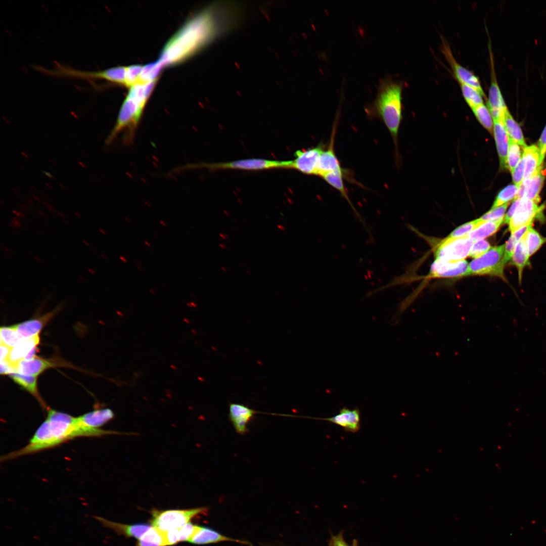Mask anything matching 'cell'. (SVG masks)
I'll use <instances>...</instances> for the list:
<instances>
[{
  "instance_id": "cell-1",
  "label": "cell",
  "mask_w": 546,
  "mask_h": 546,
  "mask_svg": "<svg viewBox=\"0 0 546 546\" xmlns=\"http://www.w3.org/2000/svg\"><path fill=\"white\" fill-rule=\"evenodd\" d=\"M242 16V9L235 2H214L185 22L167 42L158 60L163 66L183 62L234 29Z\"/></svg>"
},
{
  "instance_id": "cell-2",
  "label": "cell",
  "mask_w": 546,
  "mask_h": 546,
  "mask_svg": "<svg viewBox=\"0 0 546 546\" xmlns=\"http://www.w3.org/2000/svg\"><path fill=\"white\" fill-rule=\"evenodd\" d=\"M47 417L24 447L9 454L11 459L51 448L78 437H96L81 426L78 417L48 408Z\"/></svg>"
},
{
  "instance_id": "cell-3",
  "label": "cell",
  "mask_w": 546,
  "mask_h": 546,
  "mask_svg": "<svg viewBox=\"0 0 546 546\" xmlns=\"http://www.w3.org/2000/svg\"><path fill=\"white\" fill-rule=\"evenodd\" d=\"M403 83L386 76L381 78L376 98L366 110L372 116L379 117L396 141L402 118Z\"/></svg>"
},
{
  "instance_id": "cell-4",
  "label": "cell",
  "mask_w": 546,
  "mask_h": 546,
  "mask_svg": "<svg viewBox=\"0 0 546 546\" xmlns=\"http://www.w3.org/2000/svg\"><path fill=\"white\" fill-rule=\"evenodd\" d=\"M505 245L491 247L482 256L472 260L469 264L468 275L496 276L506 281L504 267Z\"/></svg>"
},
{
  "instance_id": "cell-5",
  "label": "cell",
  "mask_w": 546,
  "mask_h": 546,
  "mask_svg": "<svg viewBox=\"0 0 546 546\" xmlns=\"http://www.w3.org/2000/svg\"><path fill=\"white\" fill-rule=\"evenodd\" d=\"M207 508L200 507L187 510H168L152 511V525L162 532L179 529L194 517L206 512Z\"/></svg>"
},
{
  "instance_id": "cell-6",
  "label": "cell",
  "mask_w": 546,
  "mask_h": 546,
  "mask_svg": "<svg viewBox=\"0 0 546 546\" xmlns=\"http://www.w3.org/2000/svg\"><path fill=\"white\" fill-rule=\"evenodd\" d=\"M292 160L277 161L264 159H242L226 162L200 163L188 166L190 168H206L210 170L238 169L259 170L273 168H291Z\"/></svg>"
},
{
  "instance_id": "cell-7",
  "label": "cell",
  "mask_w": 546,
  "mask_h": 546,
  "mask_svg": "<svg viewBox=\"0 0 546 546\" xmlns=\"http://www.w3.org/2000/svg\"><path fill=\"white\" fill-rule=\"evenodd\" d=\"M473 243L467 236L452 240L444 239L435 250L436 259L449 261L464 260L469 256Z\"/></svg>"
},
{
  "instance_id": "cell-8",
  "label": "cell",
  "mask_w": 546,
  "mask_h": 546,
  "mask_svg": "<svg viewBox=\"0 0 546 546\" xmlns=\"http://www.w3.org/2000/svg\"><path fill=\"white\" fill-rule=\"evenodd\" d=\"M325 149V145L320 144L316 147L296 151L291 168L304 174L316 175L319 158Z\"/></svg>"
},
{
  "instance_id": "cell-9",
  "label": "cell",
  "mask_w": 546,
  "mask_h": 546,
  "mask_svg": "<svg viewBox=\"0 0 546 546\" xmlns=\"http://www.w3.org/2000/svg\"><path fill=\"white\" fill-rule=\"evenodd\" d=\"M543 208V206H539L531 200L521 199L508 223L509 231L512 233L523 226L532 224L535 218L541 214Z\"/></svg>"
},
{
  "instance_id": "cell-10",
  "label": "cell",
  "mask_w": 546,
  "mask_h": 546,
  "mask_svg": "<svg viewBox=\"0 0 546 546\" xmlns=\"http://www.w3.org/2000/svg\"><path fill=\"white\" fill-rule=\"evenodd\" d=\"M441 51L450 66L459 83L470 85L479 91L485 97L479 78L472 71L460 64L454 58L448 43L442 40Z\"/></svg>"
},
{
  "instance_id": "cell-11",
  "label": "cell",
  "mask_w": 546,
  "mask_h": 546,
  "mask_svg": "<svg viewBox=\"0 0 546 546\" xmlns=\"http://www.w3.org/2000/svg\"><path fill=\"white\" fill-rule=\"evenodd\" d=\"M490 85L488 92L487 107L493 119L503 118L508 109L497 83L494 69L493 58L490 48Z\"/></svg>"
},
{
  "instance_id": "cell-12",
  "label": "cell",
  "mask_w": 546,
  "mask_h": 546,
  "mask_svg": "<svg viewBox=\"0 0 546 546\" xmlns=\"http://www.w3.org/2000/svg\"><path fill=\"white\" fill-rule=\"evenodd\" d=\"M257 412L248 406L239 403H230L229 417L235 431L240 435L248 431V426Z\"/></svg>"
},
{
  "instance_id": "cell-13",
  "label": "cell",
  "mask_w": 546,
  "mask_h": 546,
  "mask_svg": "<svg viewBox=\"0 0 546 546\" xmlns=\"http://www.w3.org/2000/svg\"><path fill=\"white\" fill-rule=\"evenodd\" d=\"M469 265L465 260L443 261L435 259L432 263L429 277L433 278H456L468 275Z\"/></svg>"
},
{
  "instance_id": "cell-14",
  "label": "cell",
  "mask_w": 546,
  "mask_h": 546,
  "mask_svg": "<svg viewBox=\"0 0 546 546\" xmlns=\"http://www.w3.org/2000/svg\"><path fill=\"white\" fill-rule=\"evenodd\" d=\"M321 420L335 424L345 431L356 433L360 428V413L358 408L350 410L347 407L342 408L336 415L329 418H310Z\"/></svg>"
},
{
  "instance_id": "cell-15",
  "label": "cell",
  "mask_w": 546,
  "mask_h": 546,
  "mask_svg": "<svg viewBox=\"0 0 546 546\" xmlns=\"http://www.w3.org/2000/svg\"><path fill=\"white\" fill-rule=\"evenodd\" d=\"M542 165L538 167L531 177L523 179L514 200L524 198L536 203L539 202V194L544 179V176L542 172Z\"/></svg>"
},
{
  "instance_id": "cell-16",
  "label": "cell",
  "mask_w": 546,
  "mask_h": 546,
  "mask_svg": "<svg viewBox=\"0 0 546 546\" xmlns=\"http://www.w3.org/2000/svg\"><path fill=\"white\" fill-rule=\"evenodd\" d=\"M335 127V125L328 148L323 151L320 157L316 175L321 176L326 173L342 169L334 151Z\"/></svg>"
},
{
  "instance_id": "cell-17",
  "label": "cell",
  "mask_w": 546,
  "mask_h": 546,
  "mask_svg": "<svg viewBox=\"0 0 546 546\" xmlns=\"http://www.w3.org/2000/svg\"><path fill=\"white\" fill-rule=\"evenodd\" d=\"M114 417V414L109 408L96 409L78 417L80 424L90 430H96Z\"/></svg>"
},
{
  "instance_id": "cell-18",
  "label": "cell",
  "mask_w": 546,
  "mask_h": 546,
  "mask_svg": "<svg viewBox=\"0 0 546 546\" xmlns=\"http://www.w3.org/2000/svg\"><path fill=\"white\" fill-rule=\"evenodd\" d=\"M493 132L502 168H508L507 155L509 137L506 129L503 118L493 119Z\"/></svg>"
},
{
  "instance_id": "cell-19",
  "label": "cell",
  "mask_w": 546,
  "mask_h": 546,
  "mask_svg": "<svg viewBox=\"0 0 546 546\" xmlns=\"http://www.w3.org/2000/svg\"><path fill=\"white\" fill-rule=\"evenodd\" d=\"M222 541H232L244 544L251 545L246 541L241 540L226 536L217 531L210 528L199 526V529L189 541L196 544H206Z\"/></svg>"
},
{
  "instance_id": "cell-20",
  "label": "cell",
  "mask_w": 546,
  "mask_h": 546,
  "mask_svg": "<svg viewBox=\"0 0 546 546\" xmlns=\"http://www.w3.org/2000/svg\"><path fill=\"white\" fill-rule=\"evenodd\" d=\"M100 521L106 527L112 529L118 534L124 535L126 537H134L140 539L152 526L146 523H136L134 524H123L100 518Z\"/></svg>"
},
{
  "instance_id": "cell-21",
  "label": "cell",
  "mask_w": 546,
  "mask_h": 546,
  "mask_svg": "<svg viewBox=\"0 0 546 546\" xmlns=\"http://www.w3.org/2000/svg\"><path fill=\"white\" fill-rule=\"evenodd\" d=\"M39 342V335L28 338H23L11 348L7 361L15 369L18 363L24 359L25 356L36 347Z\"/></svg>"
},
{
  "instance_id": "cell-22",
  "label": "cell",
  "mask_w": 546,
  "mask_h": 546,
  "mask_svg": "<svg viewBox=\"0 0 546 546\" xmlns=\"http://www.w3.org/2000/svg\"><path fill=\"white\" fill-rule=\"evenodd\" d=\"M52 360L34 357L30 360L23 359L16 368V372L23 374L37 376L46 369L56 366Z\"/></svg>"
},
{
  "instance_id": "cell-23",
  "label": "cell",
  "mask_w": 546,
  "mask_h": 546,
  "mask_svg": "<svg viewBox=\"0 0 546 546\" xmlns=\"http://www.w3.org/2000/svg\"><path fill=\"white\" fill-rule=\"evenodd\" d=\"M157 79L148 82H136L130 87L126 97L145 109Z\"/></svg>"
},
{
  "instance_id": "cell-24",
  "label": "cell",
  "mask_w": 546,
  "mask_h": 546,
  "mask_svg": "<svg viewBox=\"0 0 546 546\" xmlns=\"http://www.w3.org/2000/svg\"><path fill=\"white\" fill-rule=\"evenodd\" d=\"M53 313H48L39 318L32 319L12 326L23 338H28L38 335L44 324Z\"/></svg>"
},
{
  "instance_id": "cell-25",
  "label": "cell",
  "mask_w": 546,
  "mask_h": 546,
  "mask_svg": "<svg viewBox=\"0 0 546 546\" xmlns=\"http://www.w3.org/2000/svg\"><path fill=\"white\" fill-rule=\"evenodd\" d=\"M344 171L342 168L341 169H339L334 171L326 173L321 176V177L323 178L324 180L326 181L329 185L331 186L332 187H333L340 192L342 196L344 197V198H345L348 201L350 205L351 206L354 212H355V213H356V215L359 218V220L362 222L363 224L366 226V224L363 222V220L360 215L357 213L356 210H355V208L353 206L349 198L346 189L344 186L343 180V177L344 175Z\"/></svg>"
},
{
  "instance_id": "cell-26",
  "label": "cell",
  "mask_w": 546,
  "mask_h": 546,
  "mask_svg": "<svg viewBox=\"0 0 546 546\" xmlns=\"http://www.w3.org/2000/svg\"><path fill=\"white\" fill-rule=\"evenodd\" d=\"M529 258L523 235L517 244L511 258V264L517 269L520 284L522 281L524 268L530 265Z\"/></svg>"
},
{
  "instance_id": "cell-27",
  "label": "cell",
  "mask_w": 546,
  "mask_h": 546,
  "mask_svg": "<svg viewBox=\"0 0 546 546\" xmlns=\"http://www.w3.org/2000/svg\"><path fill=\"white\" fill-rule=\"evenodd\" d=\"M522 156L525 161L524 179L531 177L536 172L539 165V151L535 145L526 146L523 148Z\"/></svg>"
},
{
  "instance_id": "cell-28",
  "label": "cell",
  "mask_w": 546,
  "mask_h": 546,
  "mask_svg": "<svg viewBox=\"0 0 546 546\" xmlns=\"http://www.w3.org/2000/svg\"><path fill=\"white\" fill-rule=\"evenodd\" d=\"M504 218L497 220L483 222L472 230L467 235V237L473 242L483 240L488 237L494 234L498 230L501 225L504 223Z\"/></svg>"
},
{
  "instance_id": "cell-29",
  "label": "cell",
  "mask_w": 546,
  "mask_h": 546,
  "mask_svg": "<svg viewBox=\"0 0 546 546\" xmlns=\"http://www.w3.org/2000/svg\"><path fill=\"white\" fill-rule=\"evenodd\" d=\"M9 376L16 383L34 396L45 408H48L38 394L36 376L27 375L17 372L10 373Z\"/></svg>"
},
{
  "instance_id": "cell-30",
  "label": "cell",
  "mask_w": 546,
  "mask_h": 546,
  "mask_svg": "<svg viewBox=\"0 0 546 546\" xmlns=\"http://www.w3.org/2000/svg\"><path fill=\"white\" fill-rule=\"evenodd\" d=\"M503 121L509 137L523 148H525L527 146L521 129L508 109L504 113Z\"/></svg>"
},
{
  "instance_id": "cell-31",
  "label": "cell",
  "mask_w": 546,
  "mask_h": 546,
  "mask_svg": "<svg viewBox=\"0 0 546 546\" xmlns=\"http://www.w3.org/2000/svg\"><path fill=\"white\" fill-rule=\"evenodd\" d=\"M137 546H166L164 532L152 526L139 539Z\"/></svg>"
},
{
  "instance_id": "cell-32",
  "label": "cell",
  "mask_w": 546,
  "mask_h": 546,
  "mask_svg": "<svg viewBox=\"0 0 546 546\" xmlns=\"http://www.w3.org/2000/svg\"><path fill=\"white\" fill-rule=\"evenodd\" d=\"M529 257H531L546 243V237L530 226L524 235Z\"/></svg>"
},
{
  "instance_id": "cell-33",
  "label": "cell",
  "mask_w": 546,
  "mask_h": 546,
  "mask_svg": "<svg viewBox=\"0 0 546 546\" xmlns=\"http://www.w3.org/2000/svg\"><path fill=\"white\" fill-rule=\"evenodd\" d=\"M532 224L523 226L511 233V236L505 244V259L506 263L511 260L515 247Z\"/></svg>"
},
{
  "instance_id": "cell-34",
  "label": "cell",
  "mask_w": 546,
  "mask_h": 546,
  "mask_svg": "<svg viewBox=\"0 0 546 546\" xmlns=\"http://www.w3.org/2000/svg\"><path fill=\"white\" fill-rule=\"evenodd\" d=\"M163 67L159 60L143 66L138 82L145 83L157 79Z\"/></svg>"
},
{
  "instance_id": "cell-35",
  "label": "cell",
  "mask_w": 546,
  "mask_h": 546,
  "mask_svg": "<svg viewBox=\"0 0 546 546\" xmlns=\"http://www.w3.org/2000/svg\"><path fill=\"white\" fill-rule=\"evenodd\" d=\"M460 84L463 97L471 109L483 104L484 96L479 91L470 85Z\"/></svg>"
},
{
  "instance_id": "cell-36",
  "label": "cell",
  "mask_w": 546,
  "mask_h": 546,
  "mask_svg": "<svg viewBox=\"0 0 546 546\" xmlns=\"http://www.w3.org/2000/svg\"><path fill=\"white\" fill-rule=\"evenodd\" d=\"M472 110L481 124L490 133H492L493 131V120L487 106L483 103L472 108Z\"/></svg>"
},
{
  "instance_id": "cell-37",
  "label": "cell",
  "mask_w": 546,
  "mask_h": 546,
  "mask_svg": "<svg viewBox=\"0 0 546 546\" xmlns=\"http://www.w3.org/2000/svg\"><path fill=\"white\" fill-rule=\"evenodd\" d=\"M522 157L520 145L509 138L507 155V166L508 169L510 170L511 173L518 165Z\"/></svg>"
},
{
  "instance_id": "cell-38",
  "label": "cell",
  "mask_w": 546,
  "mask_h": 546,
  "mask_svg": "<svg viewBox=\"0 0 546 546\" xmlns=\"http://www.w3.org/2000/svg\"><path fill=\"white\" fill-rule=\"evenodd\" d=\"M519 187L515 184L510 185L502 189L497 194L491 208H496L514 200L516 196Z\"/></svg>"
},
{
  "instance_id": "cell-39",
  "label": "cell",
  "mask_w": 546,
  "mask_h": 546,
  "mask_svg": "<svg viewBox=\"0 0 546 546\" xmlns=\"http://www.w3.org/2000/svg\"><path fill=\"white\" fill-rule=\"evenodd\" d=\"M0 337L1 343L11 348L23 339L12 326L1 327Z\"/></svg>"
},
{
  "instance_id": "cell-40",
  "label": "cell",
  "mask_w": 546,
  "mask_h": 546,
  "mask_svg": "<svg viewBox=\"0 0 546 546\" xmlns=\"http://www.w3.org/2000/svg\"><path fill=\"white\" fill-rule=\"evenodd\" d=\"M482 222H483L481 221L480 219L478 218L464 223L454 230L445 239L452 240L466 237L472 230Z\"/></svg>"
},
{
  "instance_id": "cell-41",
  "label": "cell",
  "mask_w": 546,
  "mask_h": 546,
  "mask_svg": "<svg viewBox=\"0 0 546 546\" xmlns=\"http://www.w3.org/2000/svg\"><path fill=\"white\" fill-rule=\"evenodd\" d=\"M509 205V203H507L496 208H491L479 218L482 222L503 219L504 218L505 212Z\"/></svg>"
},
{
  "instance_id": "cell-42",
  "label": "cell",
  "mask_w": 546,
  "mask_h": 546,
  "mask_svg": "<svg viewBox=\"0 0 546 546\" xmlns=\"http://www.w3.org/2000/svg\"><path fill=\"white\" fill-rule=\"evenodd\" d=\"M143 66L132 65L126 67L125 86L130 87L138 82Z\"/></svg>"
},
{
  "instance_id": "cell-43",
  "label": "cell",
  "mask_w": 546,
  "mask_h": 546,
  "mask_svg": "<svg viewBox=\"0 0 546 546\" xmlns=\"http://www.w3.org/2000/svg\"><path fill=\"white\" fill-rule=\"evenodd\" d=\"M490 248V244L486 240L476 241L473 243L469 255L472 258H478L485 253Z\"/></svg>"
},
{
  "instance_id": "cell-44",
  "label": "cell",
  "mask_w": 546,
  "mask_h": 546,
  "mask_svg": "<svg viewBox=\"0 0 546 546\" xmlns=\"http://www.w3.org/2000/svg\"><path fill=\"white\" fill-rule=\"evenodd\" d=\"M199 528V526L188 523L178 529L179 542L189 541Z\"/></svg>"
},
{
  "instance_id": "cell-45",
  "label": "cell",
  "mask_w": 546,
  "mask_h": 546,
  "mask_svg": "<svg viewBox=\"0 0 546 546\" xmlns=\"http://www.w3.org/2000/svg\"><path fill=\"white\" fill-rule=\"evenodd\" d=\"M524 172L525 161L522 156L518 165L512 172L513 182L519 188L523 180Z\"/></svg>"
},
{
  "instance_id": "cell-46",
  "label": "cell",
  "mask_w": 546,
  "mask_h": 546,
  "mask_svg": "<svg viewBox=\"0 0 546 546\" xmlns=\"http://www.w3.org/2000/svg\"><path fill=\"white\" fill-rule=\"evenodd\" d=\"M539 165H542L546 155V125L538 141Z\"/></svg>"
},
{
  "instance_id": "cell-47",
  "label": "cell",
  "mask_w": 546,
  "mask_h": 546,
  "mask_svg": "<svg viewBox=\"0 0 546 546\" xmlns=\"http://www.w3.org/2000/svg\"><path fill=\"white\" fill-rule=\"evenodd\" d=\"M163 532L166 546L173 545L179 542L178 529Z\"/></svg>"
},
{
  "instance_id": "cell-48",
  "label": "cell",
  "mask_w": 546,
  "mask_h": 546,
  "mask_svg": "<svg viewBox=\"0 0 546 546\" xmlns=\"http://www.w3.org/2000/svg\"><path fill=\"white\" fill-rule=\"evenodd\" d=\"M520 202V200L519 199L514 200L512 204L511 205L509 210L504 216V223H509L510 220L511 219L516 211V208L519 205Z\"/></svg>"
},
{
  "instance_id": "cell-49",
  "label": "cell",
  "mask_w": 546,
  "mask_h": 546,
  "mask_svg": "<svg viewBox=\"0 0 546 546\" xmlns=\"http://www.w3.org/2000/svg\"><path fill=\"white\" fill-rule=\"evenodd\" d=\"M329 546H348L345 541L343 534L340 533L336 536H333L331 538Z\"/></svg>"
},
{
  "instance_id": "cell-50",
  "label": "cell",
  "mask_w": 546,
  "mask_h": 546,
  "mask_svg": "<svg viewBox=\"0 0 546 546\" xmlns=\"http://www.w3.org/2000/svg\"><path fill=\"white\" fill-rule=\"evenodd\" d=\"M11 347L1 343L0 360L1 361H7L11 350Z\"/></svg>"
},
{
  "instance_id": "cell-51",
  "label": "cell",
  "mask_w": 546,
  "mask_h": 546,
  "mask_svg": "<svg viewBox=\"0 0 546 546\" xmlns=\"http://www.w3.org/2000/svg\"><path fill=\"white\" fill-rule=\"evenodd\" d=\"M15 372V369L11 365L8 361H1L0 373L3 374H10Z\"/></svg>"
},
{
  "instance_id": "cell-52",
  "label": "cell",
  "mask_w": 546,
  "mask_h": 546,
  "mask_svg": "<svg viewBox=\"0 0 546 546\" xmlns=\"http://www.w3.org/2000/svg\"><path fill=\"white\" fill-rule=\"evenodd\" d=\"M219 236L223 240H228L229 239V236L223 233H219Z\"/></svg>"
},
{
  "instance_id": "cell-53",
  "label": "cell",
  "mask_w": 546,
  "mask_h": 546,
  "mask_svg": "<svg viewBox=\"0 0 546 546\" xmlns=\"http://www.w3.org/2000/svg\"><path fill=\"white\" fill-rule=\"evenodd\" d=\"M277 228L279 230H280L281 231H285L286 230V228H285V226H284L283 225H282V224H278L277 225Z\"/></svg>"
},
{
  "instance_id": "cell-54",
  "label": "cell",
  "mask_w": 546,
  "mask_h": 546,
  "mask_svg": "<svg viewBox=\"0 0 546 546\" xmlns=\"http://www.w3.org/2000/svg\"><path fill=\"white\" fill-rule=\"evenodd\" d=\"M138 265H136L137 268L140 271H143L142 267H141L142 263L140 261H138Z\"/></svg>"
},
{
  "instance_id": "cell-55",
  "label": "cell",
  "mask_w": 546,
  "mask_h": 546,
  "mask_svg": "<svg viewBox=\"0 0 546 546\" xmlns=\"http://www.w3.org/2000/svg\"><path fill=\"white\" fill-rule=\"evenodd\" d=\"M219 246L223 250H225V249H226L228 248L227 246L226 245H225L224 244L220 243V244H219Z\"/></svg>"
},
{
  "instance_id": "cell-56",
  "label": "cell",
  "mask_w": 546,
  "mask_h": 546,
  "mask_svg": "<svg viewBox=\"0 0 546 546\" xmlns=\"http://www.w3.org/2000/svg\"><path fill=\"white\" fill-rule=\"evenodd\" d=\"M120 259L121 260H122L124 263H127L128 262L127 259L125 257H124V256H120Z\"/></svg>"
},
{
  "instance_id": "cell-57",
  "label": "cell",
  "mask_w": 546,
  "mask_h": 546,
  "mask_svg": "<svg viewBox=\"0 0 546 546\" xmlns=\"http://www.w3.org/2000/svg\"><path fill=\"white\" fill-rule=\"evenodd\" d=\"M160 223L164 227H166L167 226L166 223L165 221H163V220H160Z\"/></svg>"
},
{
  "instance_id": "cell-58",
  "label": "cell",
  "mask_w": 546,
  "mask_h": 546,
  "mask_svg": "<svg viewBox=\"0 0 546 546\" xmlns=\"http://www.w3.org/2000/svg\"><path fill=\"white\" fill-rule=\"evenodd\" d=\"M221 268L222 270L223 271H224V272H226L228 271V269L226 267H224V266L221 267Z\"/></svg>"
},
{
  "instance_id": "cell-59",
  "label": "cell",
  "mask_w": 546,
  "mask_h": 546,
  "mask_svg": "<svg viewBox=\"0 0 546 546\" xmlns=\"http://www.w3.org/2000/svg\"><path fill=\"white\" fill-rule=\"evenodd\" d=\"M145 244H146V245H147V246L148 247H151V245L150 243H149V242L147 241H145Z\"/></svg>"
},
{
  "instance_id": "cell-60",
  "label": "cell",
  "mask_w": 546,
  "mask_h": 546,
  "mask_svg": "<svg viewBox=\"0 0 546 546\" xmlns=\"http://www.w3.org/2000/svg\"><path fill=\"white\" fill-rule=\"evenodd\" d=\"M357 541L356 540H354L352 543V546H357Z\"/></svg>"
},
{
  "instance_id": "cell-61",
  "label": "cell",
  "mask_w": 546,
  "mask_h": 546,
  "mask_svg": "<svg viewBox=\"0 0 546 546\" xmlns=\"http://www.w3.org/2000/svg\"><path fill=\"white\" fill-rule=\"evenodd\" d=\"M100 232H102V233L103 234L106 235V232L105 231H104L103 230H100Z\"/></svg>"
},
{
  "instance_id": "cell-62",
  "label": "cell",
  "mask_w": 546,
  "mask_h": 546,
  "mask_svg": "<svg viewBox=\"0 0 546 546\" xmlns=\"http://www.w3.org/2000/svg\"><path fill=\"white\" fill-rule=\"evenodd\" d=\"M246 273H247V274L248 275H251V271H249V270H246Z\"/></svg>"
}]
</instances>
